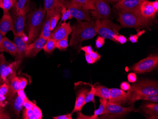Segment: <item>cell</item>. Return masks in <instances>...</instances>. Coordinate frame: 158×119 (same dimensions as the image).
<instances>
[{
  "label": "cell",
  "instance_id": "1",
  "mask_svg": "<svg viewBox=\"0 0 158 119\" xmlns=\"http://www.w3.org/2000/svg\"><path fill=\"white\" fill-rule=\"evenodd\" d=\"M95 22H78L72 26V34L70 45L77 49H81L83 41L90 40L97 34Z\"/></svg>",
  "mask_w": 158,
  "mask_h": 119
},
{
  "label": "cell",
  "instance_id": "2",
  "mask_svg": "<svg viewBox=\"0 0 158 119\" xmlns=\"http://www.w3.org/2000/svg\"><path fill=\"white\" fill-rule=\"evenodd\" d=\"M46 12L44 8L40 7L27 15L26 26L28 32V45L40 37L45 23Z\"/></svg>",
  "mask_w": 158,
  "mask_h": 119
},
{
  "label": "cell",
  "instance_id": "3",
  "mask_svg": "<svg viewBox=\"0 0 158 119\" xmlns=\"http://www.w3.org/2000/svg\"><path fill=\"white\" fill-rule=\"evenodd\" d=\"M117 20L122 27L135 29L146 27L152 23V20L143 17L139 11H119Z\"/></svg>",
  "mask_w": 158,
  "mask_h": 119
},
{
  "label": "cell",
  "instance_id": "4",
  "mask_svg": "<svg viewBox=\"0 0 158 119\" xmlns=\"http://www.w3.org/2000/svg\"><path fill=\"white\" fill-rule=\"evenodd\" d=\"M21 61H14L10 63L5 59L3 52L0 53V77L3 83L10 85L13 78L17 76V70Z\"/></svg>",
  "mask_w": 158,
  "mask_h": 119
},
{
  "label": "cell",
  "instance_id": "5",
  "mask_svg": "<svg viewBox=\"0 0 158 119\" xmlns=\"http://www.w3.org/2000/svg\"><path fill=\"white\" fill-rule=\"evenodd\" d=\"M95 25L97 34L104 39H109L116 42L114 36L118 34L119 31L121 28L120 26L107 19H97L96 21Z\"/></svg>",
  "mask_w": 158,
  "mask_h": 119
},
{
  "label": "cell",
  "instance_id": "6",
  "mask_svg": "<svg viewBox=\"0 0 158 119\" xmlns=\"http://www.w3.org/2000/svg\"><path fill=\"white\" fill-rule=\"evenodd\" d=\"M134 110L133 105L128 107H123L120 105L109 101L106 103L105 110L100 118L117 119L125 116Z\"/></svg>",
  "mask_w": 158,
  "mask_h": 119
},
{
  "label": "cell",
  "instance_id": "7",
  "mask_svg": "<svg viewBox=\"0 0 158 119\" xmlns=\"http://www.w3.org/2000/svg\"><path fill=\"white\" fill-rule=\"evenodd\" d=\"M129 91L137 95H158V83L151 80L141 81L133 85Z\"/></svg>",
  "mask_w": 158,
  "mask_h": 119
},
{
  "label": "cell",
  "instance_id": "8",
  "mask_svg": "<svg viewBox=\"0 0 158 119\" xmlns=\"http://www.w3.org/2000/svg\"><path fill=\"white\" fill-rule=\"evenodd\" d=\"M64 5L69 11L73 17L75 18L78 22H82L83 20L87 22L91 21L90 12L89 10L71 0H64Z\"/></svg>",
  "mask_w": 158,
  "mask_h": 119
},
{
  "label": "cell",
  "instance_id": "9",
  "mask_svg": "<svg viewBox=\"0 0 158 119\" xmlns=\"http://www.w3.org/2000/svg\"><path fill=\"white\" fill-rule=\"evenodd\" d=\"M158 65V55H151L134 65L131 70L136 73H145L153 70Z\"/></svg>",
  "mask_w": 158,
  "mask_h": 119
},
{
  "label": "cell",
  "instance_id": "10",
  "mask_svg": "<svg viewBox=\"0 0 158 119\" xmlns=\"http://www.w3.org/2000/svg\"><path fill=\"white\" fill-rule=\"evenodd\" d=\"M94 6L95 10L90 11V13L96 19H104L109 18L111 8L105 0H90Z\"/></svg>",
  "mask_w": 158,
  "mask_h": 119
},
{
  "label": "cell",
  "instance_id": "11",
  "mask_svg": "<svg viewBox=\"0 0 158 119\" xmlns=\"http://www.w3.org/2000/svg\"><path fill=\"white\" fill-rule=\"evenodd\" d=\"M10 13L13 24V34L15 36H23L26 16L21 15L17 10L15 6L12 7Z\"/></svg>",
  "mask_w": 158,
  "mask_h": 119
},
{
  "label": "cell",
  "instance_id": "12",
  "mask_svg": "<svg viewBox=\"0 0 158 119\" xmlns=\"http://www.w3.org/2000/svg\"><path fill=\"white\" fill-rule=\"evenodd\" d=\"M145 0H119L114 5L119 11H139L140 5Z\"/></svg>",
  "mask_w": 158,
  "mask_h": 119
},
{
  "label": "cell",
  "instance_id": "13",
  "mask_svg": "<svg viewBox=\"0 0 158 119\" xmlns=\"http://www.w3.org/2000/svg\"><path fill=\"white\" fill-rule=\"evenodd\" d=\"M28 37L25 35L23 36H14L13 42L16 48L15 61H22L25 57L27 47Z\"/></svg>",
  "mask_w": 158,
  "mask_h": 119
},
{
  "label": "cell",
  "instance_id": "14",
  "mask_svg": "<svg viewBox=\"0 0 158 119\" xmlns=\"http://www.w3.org/2000/svg\"><path fill=\"white\" fill-rule=\"evenodd\" d=\"M72 32V28L71 27L70 22L60 23L58 26L55 28L51 33L50 38L57 41L68 37Z\"/></svg>",
  "mask_w": 158,
  "mask_h": 119
},
{
  "label": "cell",
  "instance_id": "15",
  "mask_svg": "<svg viewBox=\"0 0 158 119\" xmlns=\"http://www.w3.org/2000/svg\"><path fill=\"white\" fill-rule=\"evenodd\" d=\"M47 41V39L43 37H39L34 41L27 45L25 57H32L37 56L41 50L43 49Z\"/></svg>",
  "mask_w": 158,
  "mask_h": 119
},
{
  "label": "cell",
  "instance_id": "16",
  "mask_svg": "<svg viewBox=\"0 0 158 119\" xmlns=\"http://www.w3.org/2000/svg\"><path fill=\"white\" fill-rule=\"evenodd\" d=\"M26 97L24 90L20 89L13 96L10 100L11 108L18 117H19L20 112L23 110L24 100Z\"/></svg>",
  "mask_w": 158,
  "mask_h": 119
},
{
  "label": "cell",
  "instance_id": "17",
  "mask_svg": "<svg viewBox=\"0 0 158 119\" xmlns=\"http://www.w3.org/2000/svg\"><path fill=\"white\" fill-rule=\"evenodd\" d=\"M109 100L112 103L123 105L127 103V94L124 91L119 89H110Z\"/></svg>",
  "mask_w": 158,
  "mask_h": 119
},
{
  "label": "cell",
  "instance_id": "18",
  "mask_svg": "<svg viewBox=\"0 0 158 119\" xmlns=\"http://www.w3.org/2000/svg\"><path fill=\"white\" fill-rule=\"evenodd\" d=\"M139 12L143 17L150 20L154 18L157 13L152 7V2L148 0L142 2L139 8Z\"/></svg>",
  "mask_w": 158,
  "mask_h": 119
},
{
  "label": "cell",
  "instance_id": "19",
  "mask_svg": "<svg viewBox=\"0 0 158 119\" xmlns=\"http://www.w3.org/2000/svg\"><path fill=\"white\" fill-rule=\"evenodd\" d=\"M11 31L13 32V21L9 12L3 14L0 19V33L4 37L8 32Z\"/></svg>",
  "mask_w": 158,
  "mask_h": 119
},
{
  "label": "cell",
  "instance_id": "20",
  "mask_svg": "<svg viewBox=\"0 0 158 119\" xmlns=\"http://www.w3.org/2000/svg\"><path fill=\"white\" fill-rule=\"evenodd\" d=\"M63 5H62V6H63ZM62 6H57L56 7L54 8V9L47 11V12H46L47 15H46V19H45L44 26L43 28L42 31L41 32L40 37H43L47 40H48L50 37L51 34V31L50 30V22H51V18H52V16L54 15L56 9L58 7Z\"/></svg>",
  "mask_w": 158,
  "mask_h": 119
},
{
  "label": "cell",
  "instance_id": "21",
  "mask_svg": "<svg viewBox=\"0 0 158 119\" xmlns=\"http://www.w3.org/2000/svg\"><path fill=\"white\" fill-rule=\"evenodd\" d=\"M128 92L127 93V103L128 104H134L136 101L139 100H148V101H152L153 102H158V96H145V95H137L135 93L130 92V91H128Z\"/></svg>",
  "mask_w": 158,
  "mask_h": 119
},
{
  "label": "cell",
  "instance_id": "22",
  "mask_svg": "<svg viewBox=\"0 0 158 119\" xmlns=\"http://www.w3.org/2000/svg\"><path fill=\"white\" fill-rule=\"evenodd\" d=\"M0 49L1 52H6L12 56H15L16 48L13 42L10 41L7 37H3L2 40Z\"/></svg>",
  "mask_w": 158,
  "mask_h": 119
},
{
  "label": "cell",
  "instance_id": "23",
  "mask_svg": "<svg viewBox=\"0 0 158 119\" xmlns=\"http://www.w3.org/2000/svg\"><path fill=\"white\" fill-rule=\"evenodd\" d=\"M88 91V89H82L78 92L76 98L74 108H73V111L71 113L72 114L75 112L81 111L82 107L84 106L83 103H84V99H85L86 94Z\"/></svg>",
  "mask_w": 158,
  "mask_h": 119
},
{
  "label": "cell",
  "instance_id": "24",
  "mask_svg": "<svg viewBox=\"0 0 158 119\" xmlns=\"http://www.w3.org/2000/svg\"><path fill=\"white\" fill-rule=\"evenodd\" d=\"M145 114L150 115V119H158V104L157 103L146 104L142 107Z\"/></svg>",
  "mask_w": 158,
  "mask_h": 119
},
{
  "label": "cell",
  "instance_id": "25",
  "mask_svg": "<svg viewBox=\"0 0 158 119\" xmlns=\"http://www.w3.org/2000/svg\"><path fill=\"white\" fill-rule=\"evenodd\" d=\"M17 10L23 15L26 16L30 11V0H17L14 4Z\"/></svg>",
  "mask_w": 158,
  "mask_h": 119
},
{
  "label": "cell",
  "instance_id": "26",
  "mask_svg": "<svg viewBox=\"0 0 158 119\" xmlns=\"http://www.w3.org/2000/svg\"><path fill=\"white\" fill-rule=\"evenodd\" d=\"M95 96L99 97L100 98L109 100L110 98V89L102 86H98L95 87Z\"/></svg>",
  "mask_w": 158,
  "mask_h": 119
},
{
  "label": "cell",
  "instance_id": "27",
  "mask_svg": "<svg viewBox=\"0 0 158 119\" xmlns=\"http://www.w3.org/2000/svg\"><path fill=\"white\" fill-rule=\"evenodd\" d=\"M63 6L58 7L56 9L54 15L52 16V18H51V22H50V30H51V32L54 31L55 28L57 24L58 23V21L61 18V12Z\"/></svg>",
  "mask_w": 158,
  "mask_h": 119
},
{
  "label": "cell",
  "instance_id": "28",
  "mask_svg": "<svg viewBox=\"0 0 158 119\" xmlns=\"http://www.w3.org/2000/svg\"><path fill=\"white\" fill-rule=\"evenodd\" d=\"M64 2L60 0H45L44 1V8L46 11L54 9L57 6L64 5Z\"/></svg>",
  "mask_w": 158,
  "mask_h": 119
},
{
  "label": "cell",
  "instance_id": "29",
  "mask_svg": "<svg viewBox=\"0 0 158 119\" xmlns=\"http://www.w3.org/2000/svg\"><path fill=\"white\" fill-rule=\"evenodd\" d=\"M99 101H100V104L99 108L97 110H95L94 114L91 116V119H99L98 116L102 115L105 110L106 103L107 102V100L102 99V98H100Z\"/></svg>",
  "mask_w": 158,
  "mask_h": 119
},
{
  "label": "cell",
  "instance_id": "30",
  "mask_svg": "<svg viewBox=\"0 0 158 119\" xmlns=\"http://www.w3.org/2000/svg\"><path fill=\"white\" fill-rule=\"evenodd\" d=\"M14 4L13 0H0V8L3 10V14H6L9 12Z\"/></svg>",
  "mask_w": 158,
  "mask_h": 119
},
{
  "label": "cell",
  "instance_id": "31",
  "mask_svg": "<svg viewBox=\"0 0 158 119\" xmlns=\"http://www.w3.org/2000/svg\"><path fill=\"white\" fill-rule=\"evenodd\" d=\"M56 42L54 39L49 38L47 40L46 44L43 48V50L46 53H51L54 51L56 48Z\"/></svg>",
  "mask_w": 158,
  "mask_h": 119
},
{
  "label": "cell",
  "instance_id": "32",
  "mask_svg": "<svg viewBox=\"0 0 158 119\" xmlns=\"http://www.w3.org/2000/svg\"><path fill=\"white\" fill-rule=\"evenodd\" d=\"M10 90L13 95L17 93L20 89V79L18 76H16L12 79L10 82Z\"/></svg>",
  "mask_w": 158,
  "mask_h": 119
},
{
  "label": "cell",
  "instance_id": "33",
  "mask_svg": "<svg viewBox=\"0 0 158 119\" xmlns=\"http://www.w3.org/2000/svg\"><path fill=\"white\" fill-rule=\"evenodd\" d=\"M71 1L89 10L90 11L95 10L94 6L92 4L90 0H71Z\"/></svg>",
  "mask_w": 158,
  "mask_h": 119
},
{
  "label": "cell",
  "instance_id": "34",
  "mask_svg": "<svg viewBox=\"0 0 158 119\" xmlns=\"http://www.w3.org/2000/svg\"><path fill=\"white\" fill-rule=\"evenodd\" d=\"M95 87H92L91 89L87 93L85 96V99H84L83 105H85L86 104L89 103L90 102H93L94 104H95Z\"/></svg>",
  "mask_w": 158,
  "mask_h": 119
},
{
  "label": "cell",
  "instance_id": "35",
  "mask_svg": "<svg viewBox=\"0 0 158 119\" xmlns=\"http://www.w3.org/2000/svg\"><path fill=\"white\" fill-rule=\"evenodd\" d=\"M68 37L56 41V48L59 50L66 49L68 47Z\"/></svg>",
  "mask_w": 158,
  "mask_h": 119
},
{
  "label": "cell",
  "instance_id": "36",
  "mask_svg": "<svg viewBox=\"0 0 158 119\" xmlns=\"http://www.w3.org/2000/svg\"><path fill=\"white\" fill-rule=\"evenodd\" d=\"M61 21L60 23L62 22H65L66 20L68 19H72L73 17L71 15L69 11L65 7V6H63L62 10H61Z\"/></svg>",
  "mask_w": 158,
  "mask_h": 119
},
{
  "label": "cell",
  "instance_id": "37",
  "mask_svg": "<svg viewBox=\"0 0 158 119\" xmlns=\"http://www.w3.org/2000/svg\"><path fill=\"white\" fill-rule=\"evenodd\" d=\"M23 117L24 119H38L32 109L26 108H25L23 111Z\"/></svg>",
  "mask_w": 158,
  "mask_h": 119
},
{
  "label": "cell",
  "instance_id": "38",
  "mask_svg": "<svg viewBox=\"0 0 158 119\" xmlns=\"http://www.w3.org/2000/svg\"><path fill=\"white\" fill-rule=\"evenodd\" d=\"M144 33H145V31H142L138 32L137 34L131 35L129 38V40L132 43H136L137 42L139 37L142 36V35L144 34Z\"/></svg>",
  "mask_w": 158,
  "mask_h": 119
},
{
  "label": "cell",
  "instance_id": "39",
  "mask_svg": "<svg viewBox=\"0 0 158 119\" xmlns=\"http://www.w3.org/2000/svg\"><path fill=\"white\" fill-rule=\"evenodd\" d=\"M114 40L116 42H118L121 44H125L127 41V38L122 35L117 34L114 35Z\"/></svg>",
  "mask_w": 158,
  "mask_h": 119
},
{
  "label": "cell",
  "instance_id": "40",
  "mask_svg": "<svg viewBox=\"0 0 158 119\" xmlns=\"http://www.w3.org/2000/svg\"><path fill=\"white\" fill-rule=\"evenodd\" d=\"M35 105V104L33 103L27 98V97L24 99L23 102V107L28 109H32Z\"/></svg>",
  "mask_w": 158,
  "mask_h": 119
},
{
  "label": "cell",
  "instance_id": "41",
  "mask_svg": "<svg viewBox=\"0 0 158 119\" xmlns=\"http://www.w3.org/2000/svg\"><path fill=\"white\" fill-rule=\"evenodd\" d=\"M32 110L34 113L35 114V116L37 117V119H41L42 118V112L39 107H38L37 105H35L33 108Z\"/></svg>",
  "mask_w": 158,
  "mask_h": 119
},
{
  "label": "cell",
  "instance_id": "42",
  "mask_svg": "<svg viewBox=\"0 0 158 119\" xmlns=\"http://www.w3.org/2000/svg\"><path fill=\"white\" fill-rule=\"evenodd\" d=\"M105 43V39L102 37H98L96 40V45L97 48H102Z\"/></svg>",
  "mask_w": 158,
  "mask_h": 119
},
{
  "label": "cell",
  "instance_id": "43",
  "mask_svg": "<svg viewBox=\"0 0 158 119\" xmlns=\"http://www.w3.org/2000/svg\"><path fill=\"white\" fill-rule=\"evenodd\" d=\"M121 89L124 91H127L131 89V87L130 84L127 82H123L120 85Z\"/></svg>",
  "mask_w": 158,
  "mask_h": 119
},
{
  "label": "cell",
  "instance_id": "44",
  "mask_svg": "<svg viewBox=\"0 0 158 119\" xmlns=\"http://www.w3.org/2000/svg\"><path fill=\"white\" fill-rule=\"evenodd\" d=\"M128 80L130 83H135L137 80V76L135 73H131L127 75Z\"/></svg>",
  "mask_w": 158,
  "mask_h": 119
},
{
  "label": "cell",
  "instance_id": "45",
  "mask_svg": "<svg viewBox=\"0 0 158 119\" xmlns=\"http://www.w3.org/2000/svg\"><path fill=\"white\" fill-rule=\"evenodd\" d=\"M20 89L21 90H24L27 85V80L24 78L20 77Z\"/></svg>",
  "mask_w": 158,
  "mask_h": 119
},
{
  "label": "cell",
  "instance_id": "46",
  "mask_svg": "<svg viewBox=\"0 0 158 119\" xmlns=\"http://www.w3.org/2000/svg\"><path fill=\"white\" fill-rule=\"evenodd\" d=\"M54 119H72V113L64 114V115H59V116L53 117Z\"/></svg>",
  "mask_w": 158,
  "mask_h": 119
},
{
  "label": "cell",
  "instance_id": "47",
  "mask_svg": "<svg viewBox=\"0 0 158 119\" xmlns=\"http://www.w3.org/2000/svg\"><path fill=\"white\" fill-rule=\"evenodd\" d=\"M89 54L90 55L91 58L94 60L95 62L97 61L98 60H99L100 57H101V56L98 53H97V52L94 51H92Z\"/></svg>",
  "mask_w": 158,
  "mask_h": 119
},
{
  "label": "cell",
  "instance_id": "48",
  "mask_svg": "<svg viewBox=\"0 0 158 119\" xmlns=\"http://www.w3.org/2000/svg\"><path fill=\"white\" fill-rule=\"evenodd\" d=\"M85 56L86 61L89 64H92L94 63L95 62V61L91 58L90 55L88 54V53H85Z\"/></svg>",
  "mask_w": 158,
  "mask_h": 119
},
{
  "label": "cell",
  "instance_id": "49",
  "mask_svg": "<svg viewBox=\"0 0 158 119\" xmlns=\"http://www.w3.org/2000/svg\"><path fill=\"white\" fill-rule=\"evenodd\" d=\"M81 50L84 51L85 53H88L90 54L91 52L93 51L90 46H85V47H81Z\"/></svg>",
  "mask_w": 158,
  "mask_h": 119
},
{
  "label": "cell",
  "instance_id": "50",
  "mask_svg": "<svg viewBox=\"0 0 158 119\" xmlns=\"http://www.w3.org/2000/svg\"><path fill=\"white\" fill-rule=\"evenodd\" d=\"M152 7H153L154 9L155 10L156 12H158V1L156 0L155 1L152 2Z\"/></svg>",
  "mask_w": 158,
  "mask_h": 119
},
{
  "label": "cell",
  "instance_id": "51",
  "mask_svg": "<svg viewBox=\"0 0 158 119\" xmlns=\"http://www.w3.org/2000/svg\"><path fill=\"white\" fill-rule=\"evenodd\" d=\"M10 119V117L8 115H7L5 113L3 112V113H0V119Z\"/></svg>",
  "mask_w": 158,
  "mask_h": 119
},
{
  "label": "cell",
  "instance_id": "52",
  "mask_svg": "<svg viewBox=\"0 0 158 119\" xmlns=\"http://www.w3.org/2000/svg\"><path fill=\"white\" fill-rule=\"evenodd\" d=\"M3 107H4L2 106V105L1 104V103H0V113L4 112V111H3Z\"/></svg>",
  "mask_w": 158,
  "mask_h": 119
},
{
  "label": "cell",
  "instance_id": "53",
  "mask_svg": "<svg viewBox=\"0 0 158 119\" xmlns=\"http://www.w3.org/2000/svg\"><path fill=\"white\" fill-rule=\"evenodd\" d=\"M106 1L110 2H116L118 1L119 0H106Z\"/></svg>",
  "mask_w": 158,
  "mask_h": 119
},
{
  "label": "cell",
  "instance_id": "54",
  "mask_svg": "<svg viewBox=\"0 0 158 119\" xmlns=\"http://www.w3.org/2000/svg\"><path fill=\"white\" fill-rule=\"evenodd\" d=\"M2 35L1 33H0V45H1V43L2 40ZM0 53H1V49H0Z\"/></svg>",
  "mask_w": 158,
  "mask_h": 119
},
{
  "label": "cell",
  "instance_id": "55",
  "mask_svg": "<svg viewBox=\"0 0 158 119\" xmlns=\"http://www.w3.org/2000/svg\"><path fill=\"white\" fill-rule=\"evenodd\" d=\"M3 83V81H2V79L0 77V86Z\"/></svg>",
  "mask_w": 158,
  "mask_h": 119
},
{
  "label": "cell",
  "instance_id": "56",
  "mask_svg": "<svg viewBox=\"0 0 158 119\" xmlns=\"http://www.w3.org/2000/svg\"><path fill=\"white\" fill-rule=\"evenodd\" d=\"M13 2H14V3H15V2H16L17 1V0H13Z\"/></svg>",
  "mask_w": 158,
  "mask_h": 119
},
{
  "label": "cell",
  "instance_id": "57",
  "mask_svg": "<svg viewBox=\"0 0 158 119\" xmlns=\"http://www.w3.org/2000/svg\"><path fill=\"white\" fill-rule=\"evenodd\" d=\"M60 1L62 2H64V0H60Z\"/></svg>",
  "mask_w": 158,
  "mask_h": 119
}]
</instances>
